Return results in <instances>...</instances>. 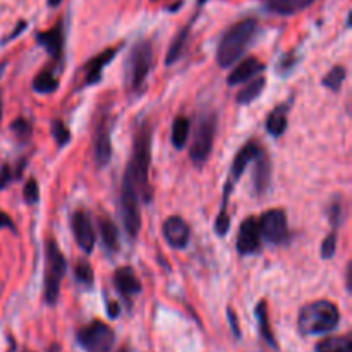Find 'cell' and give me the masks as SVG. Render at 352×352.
<instances>
[{"label": "cell", "mask_w": 352, "mask_h": 352, "mask_svg": "<svg viewBox=\"0 0 352 352\" xmlns=\"http://www.w3.org/2000/svg\"><path fill=\"white\" fill-rule=\"evenodd\" d=\"M217 133V116L213 112H205L199 116L198 126L195 131V140H192L191 150H189V157H191L192 164L196 167L205 165L208 160L210 153H212L213 141H215Z\"/></svg>", "instance_id": "cell-7"}, {"label": "cell", "mask_w": 352, "mask_h": 352, "mask_svg": "<svg viewBox=\"0 0 352 352\" xmlns=\"http://www.w3.org/2000/svg\"><path fill=\"white\" fill-rule=\"evenodd\" d=\"M164 237L174 250H184L189 243V227L181 217H168L164 222Z\"/></svg>", "instance_id": "cell-13"}, {"label": "cell", "mask_w": 352, "mask_h": 352, "mask_svg": "<svg viewBox=\"0 0 352 352\" xmlns=\"http://www.w3.org/2000/svg\"><path fill=\"white\" fill-rule=\"evenodd\" d=\"M23 195H24V199H26V203H30V205L38 203V199H40V189H38V182L34 181V179H30V181L26 182Z\"/></svg>", "instance_id": "cell-32"}, {"label": "cell", "mask_w": 352, "mask_h": 352, "mask_svg": "<svg viewBox=\"0 0 352 352\" xmlns=\"http://www.w3.org/2000/svg\"><path fill=\"white\" fill-rule=\"evenodd\" d=\"M47 352H60V346H58V344H52L47 349Z\"/></svg>", "instance_id": "cell-41"}, {"label": "cell", "mask_w": 352, "mask_h": 352, "mask_svg": "<svg viewBox=\"0 0 352 352\" xmlns=\"http://www.w3.org/2000/svg\"><path fill=\"white\" fill-rule=\"evenodd\" d=\"M315 352H352V337L346 333L342 337H327L316 344Z\"/></svg>", "instance_id": "cell-23"}, {"label": "cell", "mask_w": 352, "mask_h": 352, "mask_svg": "<svg viewBox=\"0 0 352 352\" xmlns=\"http://www.w3.org/2000/svg\"><path fill=\"white\" fill-rule=\"evenodd\" d=\"M47 2L50 7H58L62 3V0H47Z\"/></svg>", "instance_id": "cell-42"}, {"label": "cell", "mask_w": 352, "mask_h": 352, "mask_svg": "<svg viewBox=\"0 0 352 352\" xmlns=\"http://www.w3.org/2000/svg\"><path fill=\"white\" fill-rule=\"evenodd\" d=\"M188 34H189V28H184L182 31H179V34L174 38V41L170 43V47H168L165 64H167V65L174 64V62L177 60L179 57H181L182 52H184L186 41H188Z\"/></svg>", "instance_id": "cell-27"}, {"label": "cell", "mask_w": 352, "mask_h": 352, "mask_svg": "<svg viewBox=\"0 0 352 352\" xmlns=\"http://www.w3.org/2000/svg\"><path fill=\"white\" fill-rule=\"evenodd\" d=\"M2 227H9L10 230H16V227H14L12 220H10L9 217L6 215V213L0 212V229H2Z\"/></svg>", "instance_id": "cell-40"}, {"label": "cell", "mask_w": 352, "mask_h": 352, "mask_svg": "<svg viewBox=\"0 0 352 352\" xmlns=\"http://www.w3.org/2000/svg\"><path fill=\"white\" fill-rule=\"evenodd\" d=\"M263 71H265L263 62H260L258 58H254V57L244 58L239 65H236V67H234V71L230 72L229 78H227V82H229V86L241 85V82H246L248 79L261 74Z\"/></svg>", "instance_id": "cell-16"}, {"label": "cell", "mask_w": 352, "mask_h": 352, "mask_svg": "<svg viewBox=\"0 0 352 352\" xmlns=\"http://www.w3.org/2000/svg\"><path fill=\"white\" fill-rule=\"evenodd\" d=\"M189 129H191V122L188 117H177L172 124V144L175 150H182L188 143Z\"/></svg>", "instance_id": "cell-25"}, {"label": "cell", "mask_w": 352, "mask_h": 352, "mask_svg": "<svg viewBox=\"0 0 352 352\" xmlns=\"http://www.w3.org/2000/svg\"><path fill=\"white\" fill-rule=\"evenodd\" d=\"M58 88V81L55 79V76L52 74L48 69L41 71L40 74H36L33 81V89L40 95H48V93H54Z\"/></svg>", "instance_id": "cell-26"}, {"label": "cell", "mask_w": 352, "mask_h": 352, "mask_svg": "<svg viewBox=\"0 0 352 352\" xmlns=\"http://www.w3.org/2000/svg\"><path fill=\"white\" fill-rule=\"evenodd\" d=\"M12 179H14L12 168H10L7 164L2 165V167H0V189L6 188V186L9 184V182L12 181Z\"/></svg>", "instance_id": "cell-36"}, {"label": "cell", "mask_w": 352, "mask_h": 352, "mask_svg": "<svg viewBox=\"0 0 352 352\" xmlns=\"http://www.w3.org/2000/svg\"><path fill=\"white\" fill-rule=\"evenodd\" d=\"M151 126L150 122L141 124L133 144V155L127 164L122 184L129 186L138 192L141 199L150 201V165H151Z\"/></svg>", "instance_id": "cell-1"}, {"label": "cell", "mask_w": 352, "mask_h": 352, "mask_svg": "<svg viewBox=\"0 0 352 352\" xmlns=\"http://www.w3.org/2000/svg\"><path fill=\"white\" fill-rule=\"evenodd\" d=\"M67 261L58 250L57 243L50 239L47 243V265H45V292L43 298L48 306H54L60 292V282L65 275Z\"/></svg>", "instance_id": "cell-5"}, {"label": "cell", "mask_w": 352, "mask_h": 352, "mask_svg": "<svg viewBox=\"0 0 352 352\" xmlns=\"http://www.w3.org/2000/svg\"><path fill=\"white\" fill-rule=\"evenodd\" d=\"M254 315H256V322H258V329H260V336L261 339L265 340L270 349L278 351V344L277 339H275L274 332H272V325H270V313H268V306L265 301L258 302L256 309H254Z\"/></svg>", "instance_id": "cell-18"}, {"label": "cell", "mask_w": 352, "mask_h": 352, "mask_svg": "<svg viewBox=\"0 0 352 352\" xmlns=\"http://www.w3.org/2000/svg\"><path fill=\"white\" fill-rule=\"evenodd\" d=\"M340 323V311L332 301L320 299L302 306L298 316V329L302 336H325L333 332Z\"/></svg>", "instance_id": "cell-2"}, {"label": "cell", "mask_w": 352, "mask_h": 352, "mask_svg": "<svg viewBox=\"0 0 352 352\" xmlns=\"http://www.w3.org/2000/svg\"><path fill=\"white\" fill-rule=\"evenodd\" d=\"M113 57H116V48H109V50L102 52L100 55L93 57L91 60L85 65V85H96V82L102 79L103 69L107 67V64H109Z\"/></svg>", "instance_id": "cell-17"}, {"label": "cell", "mask_w": 352, "mask_h": 352, "mask_svg": "<svg viewBox=\"0 0 352 352\" xmlns=\"http://www.w3.org/2000/svg\"><path fill=\"white\" fill-rule=\"evenodd\" d=\"M256 160V167H254V175H253V182H254V191L258 195L267 191L268 184H270V174H272V164L268 160L267 155L263 151H258V155L254 157Z\"/></svg>", "instance_id": "cell-19"}, {"label": "cell", "mask_w": 352, "mask_h": 352, "mask_svg": "<svg viewBox=\"0 0 352 352\" xmlns=\"http://www.w3.org/2000/svg\"><path fill=\"white\" fill-rule=\"evenodd\" d=\"M256 28V21L248 17V19H243L234 24V26H230L223 33L219 48H217V62H219L220 67H230V65H234V62H237L243 57L246 48L253 41Z\"/></svg>", "instance_id": "cell-3"}, {"label": "cell", "mask_w": 352, "mask_h": 352, "mask_svg": "<svg viewBox=\"0 0 352 352\" xmlns=\"http://www.w3.org/2000/svg\"><path fill=\"white\" fill-rule=\"evenodd\" d=\"M313 2H316V0H267V7L268 10L280 14V16H291V14L301 12Z\"/></svg>", "instance_id": "cell-20"}, {"label": "cell", "mask_w": 352, "mask_h": 352, "mask_svg": "<svg viewBox=\"0 0 352 352\" xmlns=\"http://www.w3.org/2000/svg\"><path fill=\"white\" fill-rule=\"evenodd\" d=\"M258 151H260V148H258L256 143H248L244 144V146L239 150V153L236 155V158H234L232 162V167H230L229 179H227L226 188H223V201H222V210H220V212H227V205H229V198L230 195H232L234 186H236V182L239 181L241 175L244 174V170L248 168L250 162L254 160Z\"/></svg>", "instance_id": "cell-9"}, {"label": "cell", "mask_w": 352, "mask_h": 352, "mask_svg": "<svg viewBox=\"0 0 352 352\" xmlns=\"http://www.w3.org/2000/svg\"><path fill=\"white\" fill-rule=\"evenodd\" d=\"M107 309H109V316H110V318H117V316L120 315L119 302H109V305H107Z\"/></svg>", "instance_id": "cell-39"}, {"label": "cell", "mask_w": 352, "mask_h": 352, "mask_svg": "<svg viewBox=\"0 0 352 352\" xmlns=\"http://www.w3.org/2000/svg\"><path fill=\"white\" fill-rule=\"evenodd\" d=\"M337 253V234L332 232L323 239L322 243V258L323 260H330L336 256Z\"/></svg>", "instance_id": "cell-31"}, {"label": "cell", "mask_w": 352, "mask_h": 352, "mask_svg": "<svg viewBox=\"0 0 352 352\" xmlns=\"http://www.w3.org/2000/svg\"><path fill=\"white\" fill-rule=\"evenodd\" d=\"M340 217H342V205L340 203H332V206H330V222H332V226L336 227L340 223Z\"/></svg>", "instance_id": "cell-37"}, {"label": "cell", "mask_w": 352, "mask_h": 352, "mask_svg": "<svg viewBox=\"0 0 352 352\" xmlns=\"http://www.w3.org/2000/svg\"><path fill=\"white\" fill-rule=\"evenodd\" d=\"M23 352H33V351H28V349H24Z\"/></svg>", "instance_id": "cell-46"}, {"label": "cell", "mask_w": 352, "mask_h": 352, "mask_svg": "<svg viewBox=\"0 0 352 352\" xmlns=\"http://www.w3.org/2000/svg\"><path fill=\"white\" fill-rule=\"evenodd\" d=\"M71 227L72 234H74V239L78 243V246L85 251L86 254H89L95 248V230H93L91 219L88 217V213L78 210V212L72 213L71 219Z\"/></svg>", "instance_id": "cell-10"}, {"label": "cell", "mask_w": 352, "mask_h": 352, "mask_svg": "<svg viewBox=\"0 0 352 352\" xmlns=\"http://www.w3.org/2000/svg\"><path fill=\"white\" fill-rule=\"evenodd\" d=\"M100 227V236H102L103 246L109 253H113L119 248V230L117 226L109 219V217H102L98 222Z\"/></svg>", "instance_id": "cell-22"}, {"label": "cell", "mask_w": 352, "mask_h": 352, "mask_svg": "<svg viewBox=\"0 0 352 352\" xmlns=\"http://www.w3.org/2000/svg\"><path fill=\"white\" fill-rule=\"evenodd\" d=\"M258 227H260L261 237L270 244H282L289 237L287 215L284 210L274 208L265 212L258 220Z\"/></svg>", "instance_id": "cell-8"}, {"label": "cell", "mask_w": 352, "mask_h": 352, "mask_svg": "<svg viewBox=\"0 0 352 352\" xmlns=\"http://www.w3.org/2000/svg\"><path fill=\"white\" fill-rule=\"evenodd\" d=\"M110 119L103 117L95 131V162L98 167H107L112 158V136H110Z\"/></svg>", "instance_id": "cell-12"}, {"label": "cell", "mask_w": 352, "mask_h": 352, "mask_svg": "<svg viewBox=\"0 0 352 352\" xmlns=\"http://www.w3.org/2000/svg\"><path fill=\"white\" fill-rule=\"evenodd\" d=\"M0 120H2V105H0Z\"/></svg>", "instance_id": "cell-45"}, {"label": "cell", "mask_w": 352, "mask_h": 352, "mask_svg": "<svg viewBox=\"0 0 352 352\" xmlns=\"http://www.w3.org/2000/svg\"><path fill=\"white\" fill-rule=\"evenodd\" d=\"M26 26H28V23H26V21H19V23H17V26H16V30H14L12 33H10V34H7V36H6V40H3L2 43L6 45V43H9V41L16 40V38L19 36V33H23V31L26 30Z\"/></svg>", "instance_id": "cell-38"}, {"label": "cell", "mask_w": 352, "mask_h": 352, "mask_svg": "<svg viewBox=\"0 0 352 352\" xmlns=\"http://www.w3.org/2000/svg\"><path fill=\"white\" fill-rule=\"evenodd\" d=\"M227 318H229V327H230V332L232 336L236 337L237 340L241 339V329H239V322H237V316L234 313V309H227Z\"/></svg>", "instance_id": "cell-35"}, {"label": "cell", "mask_w": 352, "mask_h": 352, "mask_svg": "<svg viewBox=\"0 0 352 352\" xmlns=\"http://www.w3.org/2000/svg\"><path fill=\"white\" fill-rule=\"evenodd\" d=\"M260 243L261 234L260 227H258V220L254 217H250L239 227V234H237V251L243 256L254 254L256 251H260Z\"/></svg>", "instance_id": "cell-11"}, {"label": "cell", "mask_w": 352, "mask_h": 352, "mask_svg": "<svg viewBox=\"0 0 352 352\" xmlns=\"http://www.w3.org/2000/svg\"><path fill=\"white\" fill-rule=\"evenodd\" d=\"M113 285L122 294V298L129 299L141 292V282L136 277L133 268L122 267L113 274Z\"/></svg>", "instance_id": "cell-15"}, {"label": "cell", "mask_w": 352, "mask_h": 352, "mask_svg": "<svg viewBox=\"0 0 352 352\" xmlns=\"http://www.w3.org/2000/svg\"><path fill=\"white\" fill-rule=\"evenodd\" d=\"M117 352H129V349H127V347H122V349H119Z\"/></svg>", "instance_id": "cell-43"}, {"label": "cell", "mask_w": 352, "mask_h": 352, "mask_svg": "<svg viewBox=\"0 0 352 352\" xmlns=\"http://www.w3.org/2000/svg\"><path fill=\"white\" fill-rule=\"evenodd\" d=\"M265 85H267V81H265L263 76H254L253 81L248 82V85L237 93V103H241V105H250L251 102H254V100L261 95Z\"/></svg>", "instance_id": "cell-24"}, {"label": "cell", "mask_w": 352, "mask_h": 352, "mask_svg": "<svg viewBox=\"0 0 352 352\" xmlns=\"http://www.w3.org/2000/svg\"><path fill=\"white\" fill-rule=\"evenodd\" d=\"M229 227H230L229 215H227V212H220L215 220V232L219 234L220 237H223L227 234V230H229Z\"/></svg>", "instance_id": "cell-34"}, {"label": "cell", "mask_w": 352, "mask_h": 352, "mask_svg": "<svg viewBox=\"0 0 352 352\" xmlns=\"http://www.w3.org/2000/svg\"><path fill=\"white\" fill-rule=\"evenodd\" d=\"M52 134H54L55 141H57L58 146H65V144L71 141V133H69V127L65 126L62 120H54L52 122Z\"/></svg>", "instance_id": "cell-29"}, {"label": "cell", "mask_w": 352, "mask_h": 352, "mask_svg": "<svg viewBox=\"0 0 352 352\" xmlns=\"http://www.w3.org/2000/svg\"><path fill=\"white\" fill-rule=\"evenodd\" d=\"M76 278H78L79 284L82 285H93V280H95V275H93V268L89 267L86 261H79L74 268Z\"/></svg>", "instance_id": "cell-30"}, {"label": "cell", "mask_w": 352, "mask_h": 352, "mask_svg": "<svg viewBox=\"0 0 352 352\" xmlns=\"http://www.w3.org/2000/svg\"><path fill=\"white\" fill-rule=\"evenodd\" d=\"M38 45L45 48L55 60L62 57V50H64V23H58L57 26L50 28L47 31H40L34 36Z\"/></svg>", "instance_id": "cell-14"}, {"label": "cell", "mask_w": 352, "mask_h": 352, "mask_svg": "<svg viewBox=\"0 0 352 352\" xmlns=\"http://www.w3.org/2000/svg\"><path fill=\"white\" fill-rule=\"evenodd\" d=\"M76 342L85 352H113L116 332L107 323L95 320L78 330Z\"/></svg>", "instance_id": "cell-6"}, {"label": "cell", "mask_w": 352, "mask_h": 352, "mask_svg": "<svg viewBox=\"0 0 352 352\" xmlns=\"http://www.w3.org/2000/svg\"><path fill=\"white\" fill-rule=\"evenodd\" d=\"M151 65H153V50H151L150 41H140L134 45L126 60L127 86L133 91H140L143 88L151 71Z\"/></svg>", "instance_id": "cell-4"}, {"label": "cell", "mask_w": 352, "mask_h": 352, "mask_svg": "<svg viewBox=\"0 0 352 352\" xmlns=\"http://www.w3.org/2000/svg\"><path fill=\"white\" fill-rule=\"evenodd\" d=\"M287 105H278L274 112L268 113L267 117V131L274 138H280L287 129Z\"/></svg>", "instance_id": "cell-21"}, {"label": "cell", "mask_w": 352, "mask_h": 352, "mask_svg": "<svg viewBox=\"0 0 352 352\" xmlns=\"http://www.w3.org/2000/svg\"><path fill=\"white\" fill-rule=\"evenodd\" d=\"M346 67H342V65H336V67H332L329 71V74L323 78L322 85L325 86V88L332 89V91H339L340 88H342L344 85V79H346Z\"/></svg>", "instance_id": "cell-28"}, {"label": "cell", "mask_w": 352, "mask_h": 352, "mask_svg": "<svg viewBox=\"0 0 352 352\" xmlns=\"http://www.w3.org/2000/svg\"><path fill=\"white\" fill-rule=\"evenodd\" d=\"M206 2H208V0H198L199 6H203V3H206Z\"/></svg>", "instance_id": "cell-44"}, {"label": "cell", "mask_w": 352, "mask_h": 352, "mask_svg": "<svg viewBox=\"0 0 352 352\" xmlns=\"http://www.w3.org/2000/svg\"><path fill=\"white\" fill-rule=\"evenodd\" d=\"M10 129H12L14 134H16L17 138H21V140H28V138L31 136V124L28 122L26 119H16L12 122V126H10Z\"/></svg>", "instance_id": "cell-33"}]
</instances>
